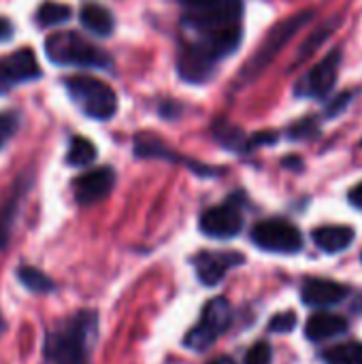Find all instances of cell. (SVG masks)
<instances>
[{"mask_svg":"<svg viewBox=\"0 0 362 364\" xmlns=\"http://www.w3.org/2000/svg\"><path fill=\"white\" fill-rule=\"evenodd\" d=\"M348 331V320L344 316H335L329 311L314 314L305 324V335L309 341H324L337 335H344Z\"/></svg>","mask_w":362,"mask_h":364,"instance_id":"16","label":"cell"},{"mask_svg":"<svg viewBox=\"0 0 362 364\" xmlns=\"http://www.w3.org/2000/svg\"><path fill=\"white\" fill-rule=\"evenodd\" d=\"M2 328H4V322H2V318H0V333H2Z\"/></svg>","mask_w":362,"mask_h":364,"instance_id":"32","label":"cell"},{"mask_svg":"<svg viewBox=\"0 0 362 364\" xmlns=\"http://www.w3.org/2000/svg\"><path fill=\"white\" fill-rule=\"evenodd\" d=\"M45 51L51 62L75 64V66H98L105 68L111 64L109 55L96 45L87 43L75 32H58L45 41Z\"/></svg>","mask_w":362,"mask_h":364,"instance_id":"3","label":"cell"},{"mask_svg":"<svg viewBox=\"0 0 362 364\" xmlns=\"http://www.w3.org/2000/svg\"><path fill=\"white\" fill-rule=\"evenodd\" d=\"M207 364H237L230 356H218V358H213V360H209Z\"/></svg>","mask_w":362,"mask_h":364,"instance_id":"31","label":"cell"},{"mask_svg":"<svg viewBox=\"0 0 362 364\" xmlns=\"http://www.w3.org/2000/svg\"><path fill=\"white\" fill-rule=\"evenodd\" d=\"M354 237H356L354 228L350 226H320L314 230L316 245L326 254H337V252L348 250Z\"/></svg>","mask_w":362,"mask_h":364,"instance_id":"17","label":"cell"},{"mask_svg":"<svg viewBox=\"0 0 362 364\" xmlns=\"http://www.w3.org/2000/svg\"><path fill=\"white\" fill-rule=\"evenodd\" d=\"M322 360L326 364H362V343L348 341L324 350Z\"/></svg>","mask_w":362,"mask_h":364,"instance_id":"19","label":"cell"},{"mask_svg":"<svg viewBox=\"0 0 362 364\" xmlns=\"http://www.w3.org/2000/svg\"><path fill=\"white\" fill-rule=\"evenodd\" d=\"M339 64H341V51H333L329 53L322 62H318V66H314L307 77L303 81H299L297 92L303 96H314V98H322L326 96L339 75Z\"/></svg>","mask_w":362,"mask_h":364,"instance_id":"8","label":"cell"},{"mask_svg":"<svg viewBox=\"0 0 362 364\" xmlns=\"http://www.w3.org/2000/svg\"><path fill=\"white\" fill-rule=\"evenodd\" d=\"M17 128V115L15 113H0V147L4 145L6 136H11Z\"/></svg>","mask_w":362,"mask_h":364,"instance_id":"26","label":"cell"},{"mask_svg":"<svg viewBox=\"0 0 362 364\" xmlns=\"http://www.w3.org/2000/svg\"><path fill=\"white\" fill-rule=\"evenodd\" d=\"M41 77L38 62L30 49H19L0 60V94L9 92L15 83Z\"/></svg>","mask_w":362,"mask_h":364,"instance_id":"11","label":"cell"},{"mask_svg":"<svg viewBox=\"0 0 362 364\" xmlns=\"http://www.w3.org/2000/svg\"><path fill=\"white\" fill-rule=\"evenodd\" d=\"M11 34H13V26H11L6 19H2V17H0V41L11 38Z\"/></svg>","mask_w":362,"mask_h":364,"instance_id":"29","label":"cell"},{"mask_svg":"<svg viewBox=\"0 0 362 364\" xmlns=\"http://www.w3.org/2000/svg\"><path fill=\"white\" fill-rule=\"evenodd\" d=\"M294 326H297V316H294V311L277 314V316H273V320L269 322V331H271V333H277V335L290 333V331H294Z\"/></svg>","mask_w":362,"mask_h":364,"instance_id":"24","label":"cell"},{"mask_svg":"<svg viewBox=\"0 0 362 364\" xmlns=\"http://www.w3.org/2000/svg\"><path fill=\"white\" fill-rule=\"evenodd\" d=\"M245 364H271V346L267 341H258L250 348Z\"/></svg>","mask_w":362,"mask_h":364,"instance_id":"25","label":"cell"},{"mask_svg":"<svg viewBox=\"0 0 362 364\" xmlns=\"http://www.w3.org/2000/svg\"><path fill=\"white\" fill-rule=\"evenodd\" d=\"M243 218L235 205H218L201 215V230L211 239H233L241 232Z\"/></svg>","mask_w":362,"mask_h":364,"instance_id":"10","label":"cell"},{"mask_svg":"<svg viewBox=\"0 0 362 364\" xmlns=\"http://www.w3.org/2000/svg\"><path fill=\"white\" fill-rule=\"evenodd\" d=\"M64 83H66L70 98L77 102V107L85 115H90L94 119H111L115 115L117 96L109 83H105L96 77H87V75L68 77Z\"/></svg>","mask_w":362,"mask_h":364,"instance_id":"2","label":"cell"},{"mask_svg":"<svg viewBox=\"0 0 362 364\" xmlns=\"http://www.w3.org/2000/svg\"><path fill=\"white\" fill-rule=\"evenodd\" d=\"M70 17V6L62 2H43L36 11V19L41 26H58Z\"/></svg>","mask_w":362,"mask_h":364,"instance_id":"21","label":"cell"},{"mask_svg":"<svg viewBox=\"0 0 362 364\" xmlns=\"http://www.w3.org/2000/svg\"><path fill=\"white\" fill-rule=\"evenodd\" d=\"M115 186V173L109 166L87 171L79 175L73 183V192L79 205H96L109 196Z\"/></svg>","mask_w":362,"mask_h":364,"instance_id":"9","label":"cell"},{"mask_svg":"<svg viewBox=\"0 0 362 364\" xmlns=\"http://www.w3.org/2000/svg\"><path fill=\"white\" fill-rule=\"evenodd\" d=\"M348 100H350V94H341L331 107H329V115H337V113H341V109H346L348 107Z\"/></svg>","mask_w":362,"mask_h":364,"instance_id":"27","label":"cell"},{"mask_svg":"<svg viewBox=\"0 0 362 364\" xmlns=\"http://www.w3.org/2000/svg\"><path fill=\"white\" fill-rule=\"evenodd\" d=\"M94 158H96V147H94L92 141H87L83 136H75L70 141L68 156H66L68 164H73V166H87L90 162H94Z\"/></svg>","mask_w":362,"mask_h":364,"instance_id":"20","label":"cell"},{"mask_svg":"<svg viewBox=\"0 0 362 364\" xmlns=\"http://www.w3.org/2000/svg\"><path fill=\"white\" fill-rule=\"evenodd\" d=\"M350 203H352L356 209H362V181L358 186H354V188L350 190Z\"/></svg>","mask_w":362,"mask_h":364,"instance_id":"28","label":"cell"},{"mask_svg":"<svg viewBox=\"0 0 362 364\" xmlns=\"http://www.w3.org/2000/svg\"><path fill=\"white\" fill-rule=\"evenodd\" d=\"M230 320H233L230 303L226 299H213L205 305L198 324L190 328L183 343L194 352H203L218 341V337L230 326Z\"/></svg>","mask_w":362,"mask_h":364,"instance_id":"4","label":"cell"},{"mask_svg":"<svg viewBox=\"0 0 362 364\" xmlns=\"http://www.w3.org/2000/svg\"><path fill=\"white\" fill-rule=\"evenodd\" d=\"M213 62L215 60L209 58L207 51L198 43H190V45L181 47L179 58H177V68H179V75L186 81L201 83V81H207L211 77Z\"/></svg>","mask_w":362,"mask_h":364,"instance_id":"12","label":"cell"},{"mask_svg":"<svg viewBox=\"0 0 362 364\" xmlns=\"http://www.w3.org/2000/svg\"><path fill=\"white\" fill-rule=\"evenodd\" d=\"M79 19L90 32H94L98 36H109L115 28V19H113L111 11H107L100 4H92V2L81 6Z\"/></svg>","mask_w":362,"mask_h":364,"instance_id":"18","label":"cell"},{"mask_svg":"<svg viewBox=\"0 0 362 364\" xmlns=\"http://www.w3.org/2000/svg\"><path fill=\"white\" fill-rule=\"evenodd\" d=\"M348 296V286L331 279H309L303 286V301L309 307H329Z\"/></svg>","mask_w":362,"mask_h":364,"instance_id":"15","label":"cell"},{"mask_svg":"<svg viewBox=\"0 0 362 364\" xmlns=\"http://www.w3.org/2000/svg\"><path fill=\"white\" fill-rule=\"evenodd\" d=\"M218 139L226 145V147H233V149H241L243 147V132L228 126V124H222L218 128Z\"/></svg>","mask_w":362,"mask_h":364,"instance_id":"23","label":"cell"},{"mask_svg":"<svg viewBox=\"0 0 362 364\" xmlns=\"http://www.w3.org/2000/svg\"><path fill=\"white\" fill-rule=\"evenodd\" d=\"M312 15H314V11H305V13H299V15H294V17H290V19H286V21H282L280 26H275L269 34H267V41L260 45V49L256 51V55L245 64V70H243V77L245 79H254V77H258L273 60H275V55L286 47V43L312 19Z\"/></svg>","mask_w":362,"mask_h":364,"instance_id":"5","label":"cell"},{"mask_svg":"<svg viewBox=\"0 0 362 364\" xmlns=\"http://www.w3.org/2000/svg\"><path fill=\"white\" fill-rule=\"evenodd\" d=\"M179 2L186 4V6H190V9H203V6H207V4H211L215 0H179Z\"/></svg>","mask_w":362,"mask_h":364,"instance_id":"30","label":"cell"},{"mask_svg":"<svg viewBox=\"0 0 362 364\" xmlns=\"http://www.w3.org/2000/svg\"><path fill=\"white\" fill-rule=\"evenodd\" d=\"M243 262L241 254H213V252H203L194 258V267H196V275L205 286H215L224 279V275L228 273V269L237 267Z\"/></svg>","mask_w":362,"mask_h":364,"instance_id":"13","label":"cell"},{"mask_svg":"<svg viewBox=\"0 0 362 364\" xmlns=\"http://www.w3.org/2000/svg\"><path fill=\"white\" fill-rule=\"evenodd\" d=\"M98 322L92 311H79L70 320L58 324L45 346L51 364H90V348L96 339Z\"/></svg>","mask_w":362,"mask_h":364,"instance_id":"1","label":"cell"},{"mask_svg":"<svg viewBox=\"0 0 362 364\" xmlns=\"http://www.w3.org/2000/svg\"><path fill=\"white\" fill-rule=\"evenodd\" d=\"M252 241L260 250L277 252V254H297L303 247L301 230L286 220L258 222L252 230Z\"/></svg>","mask_w":362,"mask_h":364,"instance_id":"6","label":"cell"},{"mask_svg":"<svg viewBox=\"0 0 362 364\" xmlns=\"http://www.w3.org/2000/svg\"><path fill=\"white\" fill-rule=\"evenodd\" d=\"M241 43V26L233 23V26H224L218 30H209L203 32V38L198 41V45L207 51L209 58L220 60L228 53H233Z\"/></svg>","mask_w":362,"mask_h":364,"instance_id":"14","label":"cell"},{"mask_svg":"<svg viewBox=\"0 0 362 364\" xmlns=\"http://www.w3.org/2000/svg\"><path fill=\"white\" fill-rule=\"evenodd\" d=\"M241 11H243L241 0H215L203 9H192L186 17V23L201 32H209V30L239 23Z\"/></svg>","mask_w":362,"mask_h":364,"instance_id":"7","label":"cell"},{"mask_svg":"<svg viewBox=\"0 0 362 364\" xmlns=\"http://www.w3.org/2000/svg\"><path fill=\"white\" fill-rule=\"evenodd\" d=\"M17 277H19V282H21L28 290H32V292H51V290L55 288V284H53L45 273H41V271H36V269H32V267H21V269L17 271Z\"/></svg>","mask_w":362,"mask_h":364,"instance_id":"22","label":"cell"}]
</instances>
